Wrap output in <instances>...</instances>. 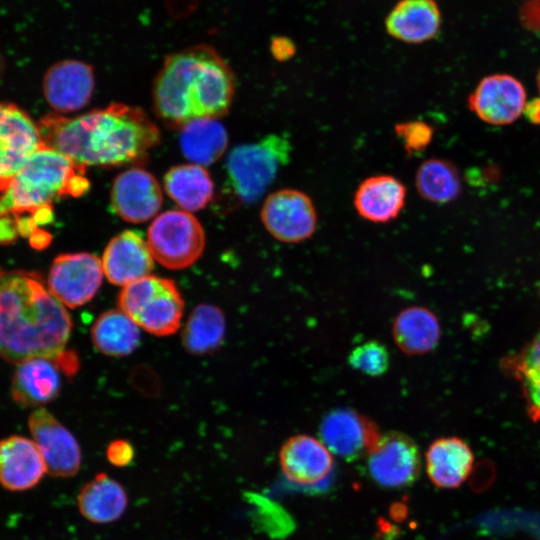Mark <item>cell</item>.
Segmentation results:
<instances>
[{
    "label": "cell",
    "mask_w": 540,
    "mask_h": 540,
    "mask_svg": "<svg viewBox=\"0 0 540 540\" xmlns=\"http://www.w3.org/2000/svg\"><path fill=\"white\" fill-rule=\"evenodd\" d=\"M5 71V60L0 52V79L3 77Z\"/></svg>",
    "instance_id": "cell-41"
},
{
    "label": "cell",
    "mask_w": 540,
    "mask_h": 540,
    "mask_svg": "<svg viewBox=\"0 0 540 540\" xmlns=\"http://www.w3.org/2000/svg\"><path fill=\"white\" fill-rule=\"evenodd\" d=\"M415 185L423 199L435 204L455 200L462 189L456 166L440 158H431L420 164L415 174Z\"/></svg>",
    "instance_id": "cell-31"
},
{
    "label": "cell",
    "mask_w": 540,
    "mask_h": 540,
    "mask_svg": "<svg viewBox=\"0 0 540 540\" xmlns=\"http://www.w3.org/2000/svg\"><path fill=\"white\" fill-rule=\"evenodd\" d=\"M385 26L395 39L419 44L437 35L441 15L433 0H400L388 14Z\"/></svg>",
    "instance_id": "cell-22"
},
{
    "label": "cell",
    "mask_w": 540,
    "mask_h": 540,
    "mask_svg": "<svg viewBox=\"0 0 540 540\" xmlns=\"http://www.w3.org/2000/svg\"><path fill=\"white\" fill-rule=\"evenodd\" d=\"M502 370L520 387L528 416L540 420V331L520 350L501 360Z\"/></svg>",
    "instance_id": "cell-26"
},
{
    "label": "cell",
    "mask_w": 540,
    "mask_h": 540,
    "mask_svg": "<svg viewBox=\"0 0 540 540\" xmlns=\"http://www.w3.org/2000/svg\"><path fill=\"white\" fill-rule=\"evenodd\" d=\"M395 133L402 140L406 152L413 155L429 146L434 130L428 123L414 120L396 124Z\"/></svg>",
    "instance_id": "cell-33"
},
{
    "label": "cell",
    "mask_w": 540,
    "mask_h": 540,
    "mask_svg": "<svg viewBox=\"0 0 540 540\" xmlns=\"http://www.w3.org/2000/svg\"><path fill=\"white\" fill-rule=\"evenodd\" d=\"M235 86V74L222 56L210 45H194L166 56L153 85L154 108L178 129L218 119L227 114Z\"/></svg>",
    "instance_id": "cell-3"
},
{
    "label": "cell",
    "mask_w": 540,
    "mask_h": 540,
    "mask_svg": "<svg viewBox=\"0 0 540 540\" xmlns=\"http://www.w3.org/2000/svg\"><path fill=\"white\" fill-rule=\"evenodd\" d=\"M225 335V317L221 309L200 304L191 312L182 331L185 349L194 355H204L218 349Z\"/></svg>",
    "instance_id": "cell-30"
},
{
    "label": "cell",
    "mask_w": 540,
    "mask_h": 540,
    "mask_svg": "<svg viewBox=\"0 0 540 540\" xmlns=\"http://www.w3.org/2000/svg\"><path fill=\"white\" fill-rule=\"evenodd\" d=\"M153 260L142 236L136 231L126 230L110 240L101 261L109 282L126 286L148 276L154 266Z\"/></svg>",
    "instance_id": "cell-18"
},
{
    "label": "cell",
    "mask_w": 540,
    "mask_h": 540,
    "mask_svg": "<svg viewBox=\"0 0 540 540\" xmlns=\"http://www.w3.org/2000/svg\"><path fill=\"white\" fill-rule=\"evenodd\" d=\"M110 200L120 218L141 223L156 215L163 197L161 187L151 173L141 168H131L115 178Z\"/></svg>",
    "instance_id": "cell-16"
},
{
    "label": "cell",
    "mask_w": 540,
    "mask_h": 540,
    "mask_svg": "<svg viewBox=\"0 0 540 540\" xmlns=\"http://www.w3.org/2000/svg\"><path fill=\"white\" fill-rule=\"evenodd\" d=\"M118 306L139 327L156 336L175 333L184 312V301L174 281L152 275L124 286Z\"/></svg>",
    "instance_id": "cell-6"
},
{
    "label": "cell",
    "mask_w": 540,
    "mask_h": 540,
    "mask_svg": "<svg viewBox=\"0 0 540 540\" xmlns=\"http://www.w3.org/2000/svg\"><path fill=\"white\" fill-rule=\"evenodd\" d=\"M291 149L288 139L276 134L235 147L226 160L225 189L239 203H254L289 162Z\"/></svg>",
    "instance_id": "cell-5"
},
{
    "label": "cell",
    "mask_w": 540,
    "mask_h": 540,
    "mask_svg": "<svg viewBox=\"0 0 540 540\" xmlns=\"http://www.w3.org/2000/svg\"><path fill=\"white\" fill-rule=\"evenodd\" d=\"M85 174L86 167L42 146L2 192L0 217L52 211L56 200L64 196L79 197L89 189Z\"/></svg>",
    "instance_id": "cell-4"
},
{
    "label": "cell",
    "mask_w": 540,
    "mask_h": 540,
    "mask_svg": "<svg viewBox=\"0 0 540 540\" xmlns=\"http://www.w3.org/2000/svg\"><path fill=\"white\" fill-rule=\"evenodd\" d=\"M147 244L152 256L162 266L179 270L192 265L205 247V233L200 222L184 210H169L150 224Z\"/></svg>",
    "instance_id": "cell-7"
},
{
    "label": "cell",
    "mask_w": 540,
    "mask_h": 540,
    "mask_svg": "<svg viewBox=\"0 0 540 540\" xmlns=\"http://www.w3.org/2000/svg\"><path fill=\"white\" fill-rule=\"evenodd\" d=\"M139 326L123 311L109 310L95 321L91 337L96 349L104 355L121 357L131 354L139 345Z\"/></svg>",
    "instance_id": "cell-29"
},
{
    "label": "cell",
    "mask_w": 540,
    "mask_h": 540,
    "mask_svg": "<svg viewBox=\"0 0 540 540\" xmlns=\"http://www.w3.org/2000/svg\"><path fill=\"white\" fill-rule=\"evenodd\" d=\"M47 472L32 439L12 435L0 441V486L11 492L35 487Z\"/></svg>",
    "instance_id": "cell-19"
},
{
    "label": "cell",
    "mask_w": 540,
    "mask_h": 540,
    "mask_svg": "<svg viewBox=\"0 0 540 540\" xmlns=\"http://www.w3.org/2000/svg\"><path fill=\"white\" fill-rule=\"evenodd\" d=\"M261 221L268 233L284 243L309 239L317 228V211L303 191L284 188L271 193L264 201Z\"/></svg>",
    "instance_id": "cell-8"
},
{
    "label": "cell",
    "mask_w": 540,
    "mask_h": 540,
    "mask_svg": "<svg viewBox=\"0 0 540 540\" xmlns=\"http://www.w3.org/2000/svg\"><path fill=\"white\" fill-rule=\"evenodd\" d=\"M42 142L81 166H118L158 144L155 123L137 107L112 103L73 118L51 113L38 122Z\"/></svg>",
    "instance_id": "cell-1"
},
{
    "label": "cell",
    "mask_w": 540,
    "mask_h": 540,
    "mask_svg": "<svg viewBox=\"0 0 540 540\" xmlns=\"http://www.w3.org/2000/svg\"><path fill=\"white\" fill-rule=\"evenodd\" d=\"M468 102L470 109L482 121L506 125L513 123L523 113L526 91L515 77L493 74L478 83Z\"/></svg>",
    "instance_id": "cell-15"
},
{
    "label": "cell",
    "mask_w": 540,
    "mask_h": 540,
    "mask_svg": "<svg viewBox=\"0 0 540 540\" xmlns=\"http://www.w3.org/2000/svg\"><path fill=\"white\" fill-rule=\"evenodd\" d=\"M32 440L53 477L69 478L78 473L82 455L73 434L48 410L39 407L28 418Z\"/></svg>",
    "instance_id": "cell-12"
},
{
    "label": "cell",
    "mask_w": 540,
    "mask_h": 540,
    "mask_svg": "<svg viewBox=\"0 0 540 540\" xmlns=\"http://www.w3.org/2000/svg\"><path fill=\"white\" fill-rule=\"evenodd\" d=\"M270 51L277 61H286L293 57L296 47L290 38L276 36L270 43Z\"/></svg>",
    "instance_id": "cell-36"
},
{
    "label": "cell",
    "mask_w": 540,
    "mask_h": 540,
    "mask_svg": "<svg viewBox=\"0 0 540 540\" xmlns=\"http://www.w3.org/2000/svg\"><path fill=\"white\" fill-rule=\"evenodd\" d=\"M164 188L169 197L184 211L204 208L213 197V182L207 170L198 164L171 167L164 176Z\"/></svg>",
    "instance_id": "cell-27"
},
{
    "label": "cell",
    "mask_w": 540,
    "mask_h": 540,
    "mask_svg": "<svg viewBox=\"0 0 540 540\" xmlns=\"http://www.w3.org/2000/svg\"><path fill=\"white\" fill-rule=\"evenodd\" d=\"M95 86L93 67L76 59L54 63L43 77V95L58 113L79 110L91 99Z\"/></svg>",
    "instance_id": "cell-14"
},
{
    "label": "cell",
    "mask_w": 540,
    "mask_h": 540,
    "mask_svg": "<svg viewBox=\"0 0 540 540\" xmlns=\"http://www.w3.org/2000/svg\"><path fill=\"white\" fill-rule=\"evenodd\" d=\"M367 467L374 482L380 486L406 487L419 477L420 451L415 441L401 432L382 434L367 455Z\"/></svg>",
    "instance_id": "cell-11"
},
{
    "label": "cell",
    "mask_w": 540,
    "mask_h": 540,
    "mask_svg": "<svg viewBox=\"0 0 540 540\" xmlns=\"http://www.w3.org/2000/svg\"><path fill=\"white\" fill-rule=\"evenodd\" d=\"M51 237L48 233L41 231V230H35L29 237L30 245L35 249H44L46 248L50 243Z\"/></svg>",
    "instance_id": "cell-40"
},
{
    "label": "cell",
    "mask_w": 540,
    "mask_h": 540,
    "mask_svg": "<svg viewBox=\"0 0 540 540\" xmlns=\"http://www.w3.org/2000/svg\"><path fill=\"white\" fill-rule=\"evenodd\" d=\"M279 463L285 477L299 486L323 482L334 468V459L321 440L299 434L285 441L279 451Z\"/></svg>",
    "instance_id": "cell-17"
},
{
    "label": "cell",
    "mask_w": 540,
    "mask_h": 540,
    "mask_svg": "<svg viewBox=\"0 0 540 540\" xmlns=\"http://www.w3.org/2000/svg\"><path fill=\"white\" fill-rule=\"evenodd\" d=\"M59 369L52 360L34 358L17 364L11 385L13 400L22 407L51 402L60 391Z\"/></svg>",
    "instance_id": "cell-23"
},
{
    "label": "cell",
    "mask_w": 540,
    "mask_h": 540,
    "mask_svg": "<svg viewBox=\"0 0 540 540\" xmlns=\"http://www.w3.org/2000/svg\"><path fill=\"white\" fill-rule=\"evenodd\" d=\"M381 435L374 421L351 408L329 412L320 425L321 441L332 454L347 461L367 456Z\"/></svg>",
    "instance_id": "cell-13"
},
{
    "label": "cell",
    "mask_w": 540,
    "mask_h": 540,
    "mask_svg": "<svg viewBox=\"0 0 540 540\" xmlns=\"http://www.w3.org/2000/svg\"><path fill=\"white\" fill-rule=\"evenodd\" d=\"M406 196V187L399 179L391 175H376L359 184L353 204L363 219L387 223L401 213Z\"/></svg>",
    "instance_id": "cell-21"
},
{
    "label": "cell",
    "mask_w": 540,
    "mask_h": 540,
    "mask_svg": "<svg viewBox=\"0 0 540 540\" xmlns=\"http://www.w3.org/2000/svg\"><path fill=\"white\" fill-rule=\"evenodd\" d=\"M134 448L125 439L112 441L106 449L107 460L116 467L123 468L129 466L134 460Z\"/></svg>",
    "instance_id": "cell-34"
},
{
    "label": "cell",
    "mask_w": 540,
    "mask_h": 540,
    "mask_svg": "<svg viewBox=\"0 0 540 540\" xmlns=\"http://www.w3.org/2000/svg\"><path fill=\"white\" fill-rule=\"evenodd\" d=\"M42 146L38 124L21 107L0 102V192Z\"/></svg>",
    "instance_id": "cell-9"
},
{
    "label": "cell",
    "mask_w": 540,
    "mask_h": 540,
    "mask_svg": "<svg viewBox=\"0 0 540 540\" xmlns=\"http://www.w3.org/2000/svg\"><path fill=\"white\" fill-rule=\"evenodd\" d=\"M473 463L470 446L455 436L434 440L425 453L427 475L436 487L443 489L460 487L470 475Z\"/></svg>",
    "instance_id": "cell-20"
},
{
    "label": "cell",
    "mask_w": 540,
    "mask_h": 540,
    "mask_svg": "<svg viewBox=\"0 0 540 540\" xmlns=\"http://www.w3.org/2000/svg\"><path fill=\"white\" fill-rule=\"evenodd\" d=\"M537 86H538V89H539V92H540V69H539L538 74H537Z\"/></svg>",
    "instance_id": "cell-42"
},
{
    "label": "cell",
    "mask_w": 540,
    "mask_h": 540,
    "mask_svg": "<svg viewBox=\"0 0 540 540\" xmlns=\"http://www.w3.org/2000/svg\"><path fill=\"white\" fill-rule=\"evenodd\" d=\"M80 514L94 524L117 521L128 506L125 488L108 474L97 473L86 482L77 495Z\"/></svg>",
    "instance_id": "cell-24"
},
{
    "label": "cell",
    "mask_w": 540,
    "mask_h": 540,
    "mask_svg": "<svg viewBox=\"0 0 540 540\" xmlns=\"http://www.w3.org/2000/svg\"><path fill=\"white\" fill-rule=\"evenodd\" d=\"M524 116L532 123L540 124V97L526 102L523 110Z\"/></svg>",
    "instance_id": "cell-39"
},
{
    "label": "cell",
    "mask_w": 540,
    "mask_h": 540,
    "mask_svg": "<svg viewBox=\"0 0 540 540\" xmlns=\"http://www.w3.org/2000/svg\"><path fill=\"white\" fill-rule=\"evenodd\" d=\"M519 17L524 28L540 33V0H525L520 8Z\"/></svg>",
    "instance_id": "cell-35"
},
{
    "label": "cell",
    "mask_w": 540,
    "mask_h": 540,
    "mask_svg": "<svg viewBox=\"0 0 540 540\" xmlns=\"http://www.w3.org/2000/svg\"><path fill=\"white\" fill-rule=\"evenodd\" d=\"M18 234L15 220L7 216L0 217V244L7 245L13 243Z\"/></svg>",
    "instance_id": "cell-37"
},
{
    "label": "cell",
    "mask_w": 540,
    "mask_h": 540,
    "mask_svg": "<svg viewBox=\"0 0 540 540\" xmlns=\"http://www.w3.org/2000/svg\"><path fill=\"white\" fill-rule=\"evenodd\" d=\"M102 261L87 252L63 253L52 262L47 287L64 306L76 308L90 301L103 278Z\"/></svg>",
    "instance_id": "cell-10"
},
{
    "label": "cell",
    "mask_w": 540,
    "mask_h": 540,
    "mask_svg": "<svg viewBox=\"0 0 540 540\" xmlns=\"http://www.w3.org/2000/svg\"><path fill=\"white\" fill-rule=\"evenodd\" d=\"M348 364L365 375L377 377L389 369L390 355L387 348L376 340H369L354 347L348 355Z\"/></svg>",
    "instance_id": "cell-32"
},
{
    "label": "cell",
    "mask_w": 540,
    "mask_h": 540,
    "mask_svg": "<svg viewBox=\"0 0 540 540\" xmlns=\"http://www.w3.org/2000/svg\"><path fill=\"white\" fill-rule=\"evenodd\" d=\"M72 321L40 274L0 267V357L7 362L44 358L65 351Z\"/></svg>",
    "instance_id": "cell-2"
},
{
    "label": "cell",
    "mask_w": 540,
    "mask_h": 540,
    "mask_svg": "<svg viewBox=\"0 0 540 540\" xmlns=\"http://www.w3.org/2000/svg\"><path fill=\"white\" fill-rule=\"evenodd\" d=\"M227 145V132L217 119H199L181 128V151L194 164L204 166L216 162Z\"/></svg>",
    "instance_id": "cell-28"
},
{
    "label": "cell",
    "mask_w": 540,
    "mask_h": 540,
    "mask_svg": "<svg viewBox=\"0 0 540 540\" xmlns=\"http://www.w3.org/2000/svg\"><path fill=\"white\" fill-rule=\"evenodd\" d=\"M440 335L437 316L422 306L401 310L392 325L393 340L407 355H422L432 351L437 346Z\"/></svg>",
    "instance_id": "cell-25"
},
{
    "label": "cell",
    "mask_w": 540,
    "mask_h": 540,
    "mask_svg": "<svg viewBox=\"0 0 540 540\" xmlns=\"http://www.w3.org/2000/svg\"><path fill=\"white\" fill-rule=\"evenodd\" d=\"M58 369H61L65 373L72 374L76 371L78 366L77 357L70 351H64L54 361Z\"/></svg>",
    "instance_id": "cell-38"
}]
</instances>
